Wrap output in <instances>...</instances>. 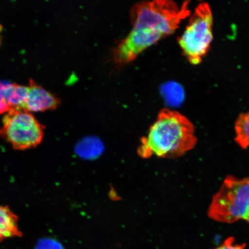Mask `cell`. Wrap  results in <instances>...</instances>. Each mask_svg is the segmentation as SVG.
<instances>
[{
  "label": "cell",
  "instance_id": "obj_1",
  "mask_svg": "<svg viewBox=\"0 0 249 249\" xmlns=\"http://www.w3.org/2000/svg\"><path fill=\"white\" fill-rule=\"evenodd\" d=\"M191 13L188 2L180 6L170 0L142 1L130 11L132 29L113 52L117 65L130 63L143 51L159 40L171 35Z\"/></svg>",
  "mask_w": 249,
  "mask_h": 249
},
{
  "label": "cell",
  "instance_id": "obj_2",
  "mask_svg": "<svg viewBox=\"0 0 249 249\" xmlns=\"http://www.w3.org/2000/svg\"><path fill=\"white\" fill-rule=\"evenodd\" d=\"M194 124L179 112L163 108L141 139L140 157L174 159L182 157L197 144Z\"/></svg>",
  "mask_w": 249,
  "mask_h": 249
},
{
  "label": "cell",
  "instance_id": "obj_3",
  "mask_svg": "<svg viewBox=\"0 0 249 249\" xmlns=\"http://www.w3.org/2000/svg\"><path fill=\"white\" fill-rule=\"evenodd\" d=\"M208 215L221 223L249 222V178L227 176L213 196Z\"/></svg>",
  "mask_w": 249,
  "mask_h": 249
},
{
  "label": "cell",
  "instance_id": "obj_4",
  "mask_svg": "<svg viewBox=\"0 0 249 249\" xmlns=\"http://www.w3.org/2000/svg\"><path fill=\"white\" fill-rule=\"evenodd\" d=\"M213 15L209 4L202 2L196 8L178 43L190 63L197 65L207 55L213 40Z\"/></svg>",
  "mask_w": 249,
  "mask_h": 249
},
{
  "label": "cell",
  "instance_id": "obj_5",
  "mask_svg": "<svg viewBox=\"0 0 249 249\" xmlns=\"http://www.w3.org/2000/svg\"><path fill=\"white\" fill-rule=\"evenodd\" d=\"M44 135V126L30 112L12 109L6 113L0 128V136L18 150L36 147Z\"/></svg>",
  "mask_w": 249,
  "mask_h": 249
},
{
  "label": "cell",
  "instance_id": "obj_6",
  "mask_svg": "<svg viewBox=\"0 0 249 249\" xmlns=\"http://www.w3.org/2000/svg\"><path fill=\"white\" fill-rule=\"evenodd\" d=\"M60 99L39 86L33 79L30 80L28 93L23 110L42 112L54 110L60 104Z\"/></svg>",
  "mask_w": 249,
  "mask_h": 249
},
{
  "label": "cell",
  "instance_id": "obj_7",
  "mask_svg": "<svg viewBox=\"0 0 249 249\" xmlns=\"http://www.w3.org/2000/svg\"><path fill=\"white\" fill-rule=\"evenodd\" d=\"M18 221V216L8 207L0 206V241L6 238L21 236Z\"/></svg>",
  "mask_w": 249,
  "mask_h": 249
},
{
  "label": "cell",
  "instance_id": "obj_8",
  "mask_svg": "<svg viewBox=\"0 0 249 249\" xmlns=\"http://www.w3.org/2000/svg\"><path fill=\"white\" fill-rule=\"evenodd\" d=\"M235 142L242 148H249V111L239 115L235 124Z\"/></svg>",
  "mask_w": 249,
  "mask_h": 249
},
{
  "label": "cell",
  "instance_id": "obj_9",
  "mask_svg": "<svg viewBox=\"0 0 249 249\" xmlns=\"http://www.w3.org/2000/svg\"><path fill=\"white\" fill-rule=\"evenodd\" d=\"M12 83L0 80V114L11 110L9 105V91Z\"/></svg>",
  "mask_w": 249,
  "mask_h": 249
},
{
  "label": "cell",
  "instance_id": "obj_10",
  "mask_svg": "<svg viewBox=\"0 0 249 249\" xmlns=\"http://www.w3.org/2000/svg\"><path fill=\"white\" fill-rule=\"evenodd\" d=\"M245 244H237L234 238L229 237L222 245L214 249H245Z\"/></svg>",
  "mask_w": 249,
  "mask_h": 249
},
{
  "label": "cell",
  "instance_id": "obj_11",
  "mask_svg": "<svg viewBox=\"0 0 249 249\" xmlns=\"http://www.w3.org/2000/svg\"><path fill=\"white\" fill-rule=\"evenodd\" d=\"M39 248L40 249H62L60 244L52 240L41 242L39 245Z\"/></svg>",
  "mask_w": 249,
  "mask_h": 249
},
{
  "label": "cell",
  "instance_id": "obj_12",
  "mask_svg": "<svg viewBox=\"0 0 249 249\" xmlns=\"http://www.w3.org/2000/svg\"><path fill=\"white\" fill-rule=\"evenodd\" d=\"M2 30V27L1 25H0V32H1V31ZM0 44H1V36H0Z\"/></svg>",
  "mask_w": 249,
  "mask_h": 249
}]
</instances>
